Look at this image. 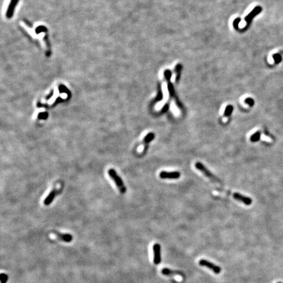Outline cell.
<instances>
[{"label": "cell", "instance_id": "cell-10", "mask_svg": "<svg viewBox=\"0 0 283 283\" xmlns=\"http://www.w3.org/2000/svg\"><path fill=\"white\" fill-rule=\"evenodd\" d=\"M261 11H262V8H261L260 7H255V9L253 11H252L251 13H250V14L248 16H246V23L248 24L250 23V21L252 20V18H253L254 16H255L258 14H259V13L261 12Z\"/></svg>", "mask_w": 283, "mask_h": 283}, {"label": "cell", "instance_id": "cell-14", "mask_svg": "<svg viewBox=\"0 0 283 283\" xmlns=\"http://www.w3.org/2000/svg\"><path fill=\"white\" fill-rule=\"evenodd\" d=\"M0 281L1 283H6L8 281V275L5 273H1L0 275Z\"/></svg>", "mask_w": 283, "mask_h": 283}, {"label": "cell", "instance_id": "cell-6", "mask_svg": "<svg viewBox=\"0 0 283 283\" xmlns=\"http://www.w3.org/2000/svg\"><path fill=\"white\" fill-rule=\"evenodd\" d=\"M233 197L235 200L243 203L246 205H251L252 203V199L250 198V197L244 196V195H241V194L239 193H234L233 194Z\"/></svg>", "mask_w": 283, "mask_h": 283}, {"label": "cell", "instance_id": "cell-17", "mask_svg": "<svg viewBox=\"0 0 283 283\" xmlns=\"http://www.w3.org/2000/svg\"><path fill=\"white\" fill-rule=\"evenodd\" d=\"M164 74H165V76L167 79H169L170 78V76H171V73H170V71H166L165 73Z\"/></svg>", "mask_w": 283, "mask_h": 283}, {"label": "cell", "instance_id": "cell-18", "mask_svg": "<svg viewBox=\"0 0 283 283\" xmlns=\"http://www.w3.org/2000/svg\"><path fill=\"white\" fill-rule=\"evenodd\" d=\"M168 108H169V106L168 105H165V106H164V108L163 109V112H165L167 110H168Z\"/></svg>", "mask_w": 283, "mask_h": 283}, {"label": "cell", "instance_id": "cell-1", "mask_svg": "<svg viewBox=\"0 0 283 283\" xmlns=\"http://www.w3.org/2000/svg\"><path fill=\"white\" fill-rule=\"evenodd\" d=\"M108 174L109 176L112 178V179L114 180L115 185L117 186L121 193L123 194L125 193L126 191H127V188H126V187L125 186L124 183H123L121 178L117 174L116 171H115V170L113 169H109Z\"/></svg>", "mask_w": 283, "mask_h": 283}, {"label": "cell", "instance_id": "cell-19", "mask_svg": "<svg viewBox=\"0 0 283 283\" xmlns=\"http://www.w3.org/2000/svg\"><path fill=\"white\" fill-rule=\"evenodd\" d=\"M277 283H281V282H277Z\"/></svg>", "mask_w": 283, "mask_h": 283}, {"label": "cell", "instance_id": "cell-3", "mask_svg": "<svg viewBox=\"0 0 283 283\" xmlns=\"http://www.w3.org/2000/svg\"><path fill=\"white\" fill-rule=\"evenodd\" d=\"M199 264L200 265L203 266V267H207V268L210 269V270H212L216 274L220 273L222 271L221 268L219 266H217L215 264H214V263L208 262V261L206 260H200L199 262Z\"/></svg>", "mask_w": 283, "mask_h": 283}, {"label": "cell", "instance_id": "cell-2", "mask_svg": "<svg viewBox=\"0 0 283 283\" xmlns=\"http://www.w3.org/2000/svg\"><path fill=\"white\" fill-rule=\"evenodd\" d=\"M195 168L200 170V172H203V174L205 176H206L208 178H209L210 180H212L214 182H217V183H221V181L219 180L218 178H217L216 176H214L212 172H211L209 170H208L207 167L203 165V164L200 163V162H197L195 164Z\"/></svg>", "mask_w": 283, "mask_h": 283}, {"label": "cell", "instance_id": "cell-8", "mask_svg": "<svg viewBox=\"0 0 283 283\" xmlns=\"http://www.w3.org/2000/svg\"><path fill=\"white\" fill-rule=\"evenodd\" d=\"M56 190L55 189H54L52 190L49 194L48 195V196L46 197L45 199L44 200V204L45 205H49L53 201V200L54 199V197L56 196Z\"/></svg>", "mask_w": 283, "mask_h": 283}, {"label": "cell", "instance_id": "cell-12", "mask_svg": "<svg viewBox=\"0 0 283 283\" xmlns=\"http://www.w3.org/2000/svg\"><path fill=\"white\" fill-rule=\"evenodd\" d=\"M260 137H261V133L260 131H258L256 133H255L254 134H252V135L251 136L250 140H251V141L252 142H255L259 140L260 139Z\"/></svg>", "mask_w": 283, "mask_h": 283}, {"label": "cell", "instance_id": "cell-9", "mask_svg": "<svg viewBox=\"0 0 283 283\" xmlns=\"http://www.w3.org/2000/svg\"><path fill=\"white\" fill-rule=\"evenodd\" d=\"M161 272H162V274L164 275H166V276H171V275H174L183 276V275L180 271H172V270H170V269H167V268L163 269H162Z\"/></svg>", "mask_w": 283, "mask_h": 283}, {"label": "cell", "instance_id": "cell-13", "mask_svg": "<svg viewBox=\"0 0 283 283\" xmlns=\"http://www.w3.org/2000/svg\"><path fill=\"white\" fill-rule=\"evenodd\" d=\"M233 108L232 106H231V105L227 106L226 108V109H225V112H224L225 116L227 117V116H229V115L231 114V113L233 112Z\"/></svg>", "mask_w": 283, "mask_h": 283}, {"label": "cell", "instance_id": "cell-5", "mask_svg": "<svg viewBox=\"0 0 283 283\" xmlns=\"http://www.w3.org/2000/svg\"><path fill=\"white\" fill-rule=\"evenodd\" d=\"M159 176L163 179H178L180 176V173L179 172H167L162 171L159 174Z\"/></svg>", "mask_w": 283, "mask_h": 283}, {"label": "cell", "instance_id": "cell-4", "mask_svg": "<svg viewBox=\"0 0 283 283\" xmlns=\"http://www.w3.org/2000/svg\"><path fill=\"white\" fill-rule=\"evenodd\" d=\"M153 262L155 265H158L161 261V246L159 244H155L153 246Z\"/></svg>", "mask_w": 283, "mask_h": 283}, {"label": "cell", "instance_id": "cell-16", "mask_svg": "<svg viewBox=\"0 0 283 283\" xmlns=\"http://www.w3.org/2000/svg\"><path fill=\"white\" fill-rule=\"evenodd\" d=\"M245 102L248 104V105H250L251 106H253L254 104V102L253 99H252V98H246V99L245 100Z\"/></svg>", "mask_w": 283, "mask_h": 283}, {"label": "cell", "instance_id": "cell-15", "mask_svg": "<svg viewBox=\"0 0 283 283\" xmlns=\"http://www.w3.org/2000/svg\"><path fill=\"white\" fill-rule=\"evenodd\" d=\"M273 59L275 60V62L276 64H278V63H279L281 61V60H282V57L279 54H273Z\"/></svg>", "mask_w": 283, "mask_h": 283}, {"label": "cell", "instance_id": "cell-7", "mask_svg": "<svg viewBox=\"0 0 283 283\" xmlns=\"http://www.w3.org/2000/svg\"><path fill=\"white\" fill-rule=\"evenodd\" d=\"M53 233L54 235L56 236V237L60 239V240H62L64 242H70L72 240V236L70 234H64V233H60L56 231H53Z\"/></svg>", "mask_w": 283, "mask_h": 283}, {"label": "cell", "instance_id": "cell-11", "mask_svg": "<svg viewBox=\"0 0 283 283\" xmlns=\"http://www.w3.org/2000/svg\"><path fill=\"white\" fill-rule=\"evenodd\" d=\"M155 138V134L153 133H148L146 136H145V138H144V143L145 145V147H147V145L149 144V143L153 140Z\"/></svg>", "mask_w": 283, "mask_h": 283}]
</instances>
